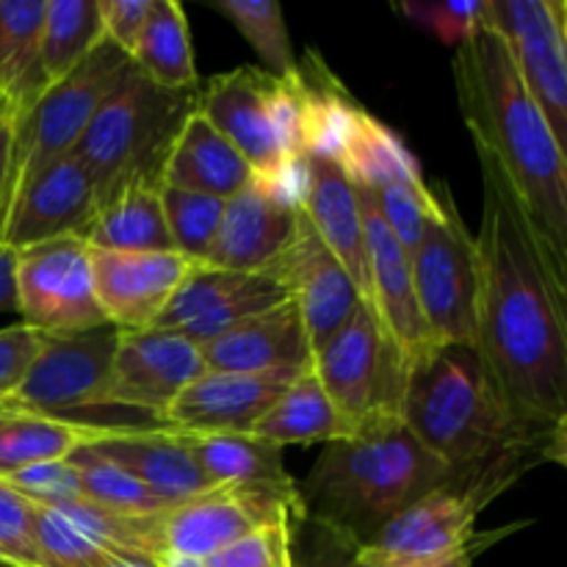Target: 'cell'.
Returning a JSON list of instances; mask_svg holds the SVG:
<instances>
[{
    "mask_svg": "<svg viewBox=\"0 0 567 567\" xmlns=\"http://www.w3.org/2000/svg\"><path fill=\"white\" fill-rule=\"evenodd\" d=\"M252 177L241 153L199 111H192L166 155L161 186L230 199Z\"/></svg>",
    "mask_w": 567,
    "mask_h": 567,
    "instance_id": "obj_27",
    "label": "cell"
},
{
    "mask_svg": "<svg viewBox=\"0 0 567 567\" xmlns=\"http://www.w3.org/2000/svg\"><path fill=\"white\" fill-rule=\"evenodd\" d=\"M203 563L205 567H293L291 520L260 526Z\"/></svg>",
    "mask_w": 567,
    "mask_h": 567,
    "instance_id": "obj_38",
    "label": "cell"
},
{
    "mask_svg": "<svg viewBox=\"0 0 567 567\" xmlns=\"http://www.w3.org/2000/svg\"><path fill=\"white\" fill-rule=\"evenodd\" d=\"M42 332L28 324L0 330V404H6L20 391L22 380L42 349Z\"/></svg>",
    "mask_w": 567,
    "mask_h": 567,
    "instance_id": "obj_42",
    "label": "cell"
},
{
    "mask_svg": "<svg viewBox=\"0 0 567 567\" xmlns=\"http://www.w3.org/2000/svg\"><path fill=\"white\" fill-rule=\"evenodd\" d=\"M109 430L0 404V480L33 465L70 460L78 449L105 437Z\"/></svg>",
    "mask_w": 567,
    "mask_h": 567,
    "instance_id": "obj_29",
    "label": "cell"
},
{
    "mask_svg": "<svg viewBox=\"0 0 567 567\" xmlns=\"http://www.w3.org/2000/svg\"><path fill=\"white\" fill-rule=\"evenodd\" d=\"M507 535V529H498V532H491V535H480V540L474 543V546H468V548H463V551H457V554H452V557H446V559H435V563H421V565H404V567H471L474 565V559H476V554H482L485 551L487 546H491V543H496L498 537H504Z\"/></svg>",
    "mask_w": 567,
    "mask_h": 567,
    "instance_id": "obj_47",
    "label": "cell"
},
{
    "mask_svg": "<svg viewBox=\"0 0 567 567\" xmlns=\"http://www.w3.org/2000/svg\"><path fill=\"white\" fill-rule=\"evenodd\" d=\"M131 55L103 39L75 70L50 83L25 111H14V142H11V172L3 219L17 194L39 172L72 155V150L86 133L94 111L120 86L122 78L131 75Z\"/></svg>",
    "mask_w": 567,
    "mask_h": 567,
    "instance_id": "obj_8",
    "label": "cell"
},
{
    "mask_svg": "<svg viewBox=\"0 0 567 567\" xmlns=\"http://www.w3.org/2000/svg\"><path fill=\"white\" fill-rule=\"evenodd\" d=\"M299 208L365 302L369 299V255H365L363 216H360L358 192L347 172L327 155L310 153L305 158V188Z\"/></svg>",
    "mask_w": 567,
    "mask_h": 567,
    "instance_id": "obj_24",
    "label": "cell"
},
{
    "mask_svg": "<svg viewBox=\"0 0 567 567\" xmlns=\"http://www.w3.org/2000/svg\"><path fill=\"white\" fill-rule=\"evenodd\" d=\"M537 463L540 457L535 454H513L480 468L449 471L435 491L410 504L360 546V557L371 567H404L446 559L474 546L482 535L476 532L482 509Z\"/></svg>",
    "mask_w": 567,
    "mask_h": 567,
    "instance_id": "obj_7",
    "label": "cell"
},
{
    "mask_svg": "<svg viewBox=\"0 0 567 567\" xmlns=\"http://www.w3.org/2000/svg\"><path fill=\"white\" fill-rule=\"evenodd\" d=\"M11 142H14V109L3 97L0 103V225H3L6 192H9V172H11Z\"/></svg>",
    "mask_w": 567,
    "mask_h": 567,
    "instance_id": "obj_45",
    "label": "cell"
},
{
    "mask_svg": "<svg viewBox=\"0 0 567 567\" xmlns=\"http://www.w3.org/2000/svg\"><path fill=\"white\" fill-rule=\"evenodd\" d=\"M0 313H17V252L0 244Z\"/></svg>",
    "mask_w": 567,
    "mask_h": 567,
    "instance_id": "obj_46",
    "label": "cell"
},
{
    "mask_svg": "<svg viewBox=\"0 0 567 567\" xmlns=\"http://www.w3.org/2000/svg\"><path fill=\"white\" fill-rule=\"evenodd\" d=\"M210 6L241 31V37L260 55L269 75L288 78L297 72V55L288 37L286 14L275 0H214Z\"/></svg>",
    "mask_w": 567,
    "mask_h": 567,
    "instance_id": "obj_36",
    "label": "cell"
},
{
    "mask_svg": "<svg viewBox=\"0 0 567 567\" xmlns=\"http://www.w3.org/2000/svg\"><path fill=\"white\" fill-rule=\"evenodd\" d=\"M205 371L199 347L161 327L116 330L111 360V402L161 424L169 404Z\"/></svg>",
    "mask_w": 567,
    "mask_h": 567,
    "instance_id": "obj_15",
    "label": "cell"
},
{
    "mask_svg": "<svg viewBox=\"0 0 567 567\" xmlns=\"http://www.w3.org/2000/svg\"><path fill=\"white\" fill-rule=\"evenodd\" d=\"M480 166L474 349L526 430L565 437L567 264L537 236L496 166Z\"/></svg>",
    "mask_w": 567,
    "mask_h": 567,
    "instance_id": "obj_1",
    "label": "cell"
},
{
    "mask_svg": "<svg viewBox=\"0 0 567 567\" xmlns=\"http://www.w3.org/2000/svg\"><path fill=\"white\" fill-rule=\"evenodd\" d=\"M310 371L336 408L347 437L385 421H402L404 365L365 302L316 349Z\"/></svg>",
    "mask_w": 567,
    "mask_h": 567,
    "instance_id": "obj_9",
    "label": "cell"
},
{
    "mask_svg": "<svg viewBox=\"0 0 567 567\" xmlns=\"http://www.w3.org/2000/svg\"><path fill=\"white\" fill-rule=\"evenodd\" d=\"M197 111L241 153L255 177L302 203L305 116L297 72L275 78L258 66L214 75L197 92Z\"/></svg>",
    "mask_w": 567,
    "mask_h": 567,
    "instance_id": "obj_6",
    "label": "cell"
},
{
    "mask_svg": "<svg viewBox=\"0 0 567 567\" xmlns=\"http://www.w3.org/2000/svg\"><path fill=\"white\" fill-rule=\"evenodd\" d=\"M487 0H446V3H426V0H410L399 3L408 20L430 31L449 48H460L474 33V28L485 20Z\"/></svg>",
    "mask_w": 567,
    "mask_h": 567,
    "instance_id": "obj_39",
    "label": "cell"
},
{
    "mask_svg": "<svg viewBox=\"0 0 567 567\" xmlns=\"http://www.w3.org/2000/svg\"><path fill=\"white\" fill-rule=\"evenodd\" d=\"M299 371H203L169 404L161 424L183 432H252Z\"/></svg>",
    "mask_w": 567,
    "mask_h": 567,
    "instance_id": "obj_22",
    "label": "cell"
},
{
    "mask_svg": "<svg viewBox=\"0 0 567 567\" xmlns=\"http://www.w3.org/2000/svg\"><path fill=\"white\" fill-rule=\"evenodd\" d=\"M70 465L75 468L78 482H81V496L92 502L94 507L109 509V513L122 515V518H144V515H153L175 504L161 498L158 493H153L142 482L133 480L131 474H125L120 465L100 457L86 446L72 454Z\"/></svg>",
    "mask_w": 567,
    "mask_h": 567,
    "instance_id": "obj_35",
    "label": "cell"
},
{
    "mask_svg": "<svg viewBox=\"0 0 567 567\" xmlns=\"http://www.w3.org/2000/svg\"><path fill=\"white\" fill-rule=\"evenodd\" d=\"M252 432L280 449L332 443L347 437L336 408L330 404L310 365L293 377L291 385L271 404L269 413L252 426Z\"/></svg>",
    "mask_w": 567,
    "mask_h": 567,
    "instance_id": "obj_32",
    "label": "cell"
},
{
    "mask_svg": "<svg viewBox=\"0 0 567 567\" xmlns=\"http://www.w3.org/2000/svg\"><path fill=\"white\" fill-rule=\"evenodd\" d=\"M266 271H271L286 286L288 297H291L299 316H302V324L308 330L313 352L363 302L354 282L349 280L341 264L332 258L324 241L316 236V230L305 219L302 210H299V221L291 244L282 249L280 258Z\"/></svg>",
    "mask_w": 567,
    "mask_h": 567,
    "instance_id": "obj_21",
    "label": "cell"
},
{
    "mask_svg": "<svg viewBox=\"0 0 567 567\" xmlns=\"http://www.w3.org/2000/svg\"><path fill=\"white\" fill-rule=\"evenodd\" d=\"M0 103H3V94H0Z\"/></svg>",
    "mask_w": 567,
    "mask_h": 567,
    "instance_id": "obj_49",
    "label": "cell"
},
{
    "mask_svg": "<svg viewBox=\"0 0 567 567\" xmlns=\"http://www.w3.org/2000/svg\"><path fill=\"white\" fill-rule=\"evenodd\" d=\"M299 210L286 188L252 177L241 192L225 199L219 233L203 264L244 275L266 271L291 244Z\"/></svg>",
    "mask_w": 567,
    "mask_h": 567,
    "instance_id": "obj_18",
    "label": "cell"
},
{
    "mask_svg": "<svg viewBox=\"0 0 567 567\" xmlns=\"http://www.w3.org/2000/svg\"><path fill=\"white\" fill-rule=\"evenodd\" d=\"M299 529L308 532V543H305V559L302 565L293 567H371L360 557V546L349 537L338 535V532L327 529V526L313 524V520H291Z\"/></svg>",
    "mask_w": 567,
    "mask_h": 567,
    "instance_id": "obj_43",
    "label": "cell"
},
{
    "mask_svg": "<svg viewBox=\"0 0 567 567\" xmlns=\"http://www.w3.org/2000/svg\"><path fill=\"white\" fill-rule=\"evenodd\" d=\"M17 313L44 336L109 327L94 299L86 238H55L17 252Z\"/></svg>",
    "mask_w": 567,
    "mask_h": 567,
    "instance_id": "obj_13",
    "label": "cell"
},
{
    "mask_svg": "<svg viewBox=\"0 0 567 567\" xmlns=\"http://www.w3.org/2000/svg\"><path fill=\"white\" fill-rule=\"evenodd\" d=\"M0 482H6L11 491L20 493L25 502L37 504V507H64V504L81 502L83 498L81 482H78V474L70 465V460L33 465V468L11 474Z\"/></svg>",
    "mask_w": 567,
    "mask_h": 567,
    "instance_id": "obj_41",
    "label": "cell"
},
{
    "mask_svg": "<svg viewBox=\"0 0 567 567\" xmlns=\"http://www.w3.org/2000/svg\"><path fill=\"white\" fill-rule=\"evenodd\" d=\"M205 371L264 374V371L308 369L313 358L308 330L297 305L286 299L277 308L238 321L199 347Z\"/></svg>",
    "mask_w": 567,
    "mask_h": 567,
    "instance_id": "obj_23",
    "label": "cell"
},
{
    "mask_svg": "<svg viewBox=\"0 0 567 567\" xmlns=\"http://www.w3.org/2000/svg\"><path fill=\"white\" fill-rule=\"evenodd\" d=\"M454 86L476 155L496 166L537 236L567 264V147L485 20L454 53Z\"/></svg>",
    "mask_w": 567,
    "mask_h": 567,
    "instance_id": "obj_2",
    "label": "cell"
},
{
    "mask_svg": "<svg viewBox=\"0 0 567 567\" xmlns=\"http://www.w3.org/2000/svg\"><path fill=\"white\" fill-rule=\"evenodd\" d=\"M485 22L504 39L526 92L567 147V3L487 0Z\"/></svg>",
    "mask_w": 567,
    "mask_h": 567,
    "instance_id": "obj_14",
    "label": "cell"
},
{
    "mask_svg": "<svg viewBox=\"0 0 567 567\" xmlns=\"http://www.w3.org/2000/svg\"><path fill=\"white\" fill-rule=\"evenodd\" d=\"M114 347L116 327L111 324L72 336H44L20 391L6 404L50 419L105 426L103 413L116 410L111 402Z\"/></svg>",
    "mask_w": 567,
    "mask_h": 567,
    "instance_id": "obj_12",
    "label": "cell"
},
{
    "mask_svg": "<svg viewBox=\"0 0 567 567\" xmlns=\"http://www.w3.org/2000/svg\"><path fill=\"white\" fill-rule=\"evenodd\" d=\"M89 260L94 299L116 330L153 327L194 266L177 252H109L94 247H89Z\"/></svg>",
    "mask_w": 567,
    "mask_h": 567,
    "instance_id": "obj_20",
    "label": "cell"
},
{
    "mask_svg": "<svg viewBox=\"0 0 567 567\" xmlns=\"http://www.w3.org/2000/svg\"><path fill=\"white\" fill-rule=\"evenodd\" d=\"M449 476L402 421L327 443L299 487L302 518L365 546L388 520Z\"/></svg>",
    "mask_w": 567,
    "mask_h": 567,
    "instance_id": "obj_4",
    "label": "cell"
},
{
    "mask_svg": "<svg viewBox=\"0 0 567 567\" xmlns=\"http://www.w3.org/2000/svg\"><path fill=\"white\" fill-rule=\"evenodd\" d=\"M175 432L214 485L269 487L299 502L297 480L286 471L282 449L275 443L255 432Z\"/></svg>",
    "mask_w": 567,
    "mask_h": 567,
    "instance_id": "obj_28",
    "label": "cell"
},
{
    "mask_svg": "<svg viewBox=\"0 0 567 567\" xmlns=\"http://www.w3.org/2000/svg\"><path fill=\"white\" fill-rule=\"evenodd\" d=\"M402 424L449 471L480 468L513 454L565 463V437L526 430L468 343H437L410 365Z\"/></svg>",
    "mask_w": 567,
    "mask_h": 567,
    "instance_id": "obj_3",
    "label": "cell"
},
{
    "mask_svg": "<svg viewBox=\"0 0 567 567\" xmlns=\"http://www.w3.org/2000/svg\"><path fill=\"white\" fill-rule=\"evenodd\" d=\"M153 3L155 0H97L103 37L131 55L153 14Z\"/></svg>",
    "mask_w": 567,
    "mask_h": 567,
    "instance_id": "obj_44",
    "label": "cell"
},
{
    "mask_svg": "<svg viewBox=\"0 0 567 567\" xmlns=\"http://www.w3.org/2000/svg\"><path fill=\"white\" fill-rule=\"evenodd\" d=\"M277 520H302V504L269 487L214 485L158 513L133 518V524L158 565L164 557L208 559Z\"/></svg>",
    "mask_w": 567,
    "mask_h": 567,
    "instance_id": "obj_10",
    "label": "cell"
},
{
    "mask_svg": "<svg viewBox=\"0 0 567 567\" xmlns=\"http://www.w3.org/2000/svg\"><path fill=\"white\" fill-rule=\"evenodd\" d=\"M0 563L44 567L33 537V504L0 482Z\"/></svg>",
    "mask_w": 567,
    "mask_h": 567,
    "instance_id": "obj_40",
    "label": "cell"
},
{
    "mask_svg": "<svg viewBox=\"0 0 567 567\" xmlns=\"http://www.w3.org/2000/svg\"><path fill=\"white\" fill-rule=\"evenodd\" d=\"M86 449L120 465L125 474H131L166 502H183L214 487L194 454L183 446L177 432L164 424L111 426L105 437Z\"/></svg>",
    "mask_w": 567,
    "mask_h": 567,
    "instance_id": "obj_25",
    "label": "cell"
},
{
    "mask_svg": "<svg viewBox=\"0 0 567 567\" xmlns=\"http://www.w3.org/2000/svg\"><path fill=\"white\" fill-rule=\"evenodd\" d=\"M197 89H161L133 66L120 86L100 103L72 158L94 183L97 205L122 188L150 183L161 186L166 155L183 122L197 111Z\"/></svg>",
    "mask_w": 567,
    "mask_h": 567,
    "instance_id": "obj_5",
    "label": "cell"
},
{
    "mask_svg": "<svg viewBox=\"0 0 567 567\" xmlns=\"http://www.w3.org/2000/svg\"><path fill=\"white\" fill-rule=\"evenodd\" d=\"M354 192H358L365 255H369V299L365 305L371 308L382 338L396 352L399 363L404 365V374H408L410 365L419 363L437 343L432 341L419 299H415L408 252L382 219L374 197L360 186H354Z\"/></svg>",
    "mask_w": 567,
    "mask_h": 567,
    "instance_id": "obj_16",
    "label": "cell"
},
{
    "mask_svg": "<svg viewBox=\"0 0 567 567\" xmlns=\"http://www.w3.org/2000/svg\"><path fill=\"white\" fill-rule=\"evenodd\" d=\"M89 247L109 252H175L161 208V186L136 183L100 205Z\"/></svg>",
    "mask_w": 567,
    "mask_h": 567,
    "instance_id": "obj_31",
    "label": "cell"
},
{
    "mask_svg": "<svg viewBox=\"0 0 567 567\" xmlns=\"http://www.w3.org/2000/svg\"><path fill=\"white\" fill-rule=\"evenodd\" d=\"M286 299H291L286 286L271 271L244 275V271L194 264L153 327L172 330L203 347L238 321L277 308Z\"/></svg>",
    "mask_w": 567,
    "mask_h": 567,
    "instance_id": "obj_17",
    "label": "cell"
},
{
    "mask_svg": "<svg viewBox=\"0 0 567 567\" xmlns=\"http://www.w3.org/2000/svg\"><path fill=\"white\" fill-rule=\"evenodd\" d=\"M437 197L441 205L408 255L415 299L432 341L474 347L476 244L446 186H437Z\"/></svg>",
    "mask_w": 567,
    "mask_h": 567,
    "instance_id": "obj_11",
    "label": "cell"
},
{
    "mask_svg": "<svg viewBox=\"0 0 567 567\" xmlns=\"http://www.w3.org/2000/svg\"><path fill=\"white\" fill-rule=\"evenodd\" d=\"M327 158L336 161L354 186L369 188L371 194L426 186L419 158L410 153L402 136L358 103L343 116Z\"/></svg>",
    "mask_w": 567,
    "mask_h": 567,
    "instance_id": "obj_26",
    "label": "cell"
},
{
    "mask_svg": "<svg viewBox=\"0 0 567 567\" xmlns=\"http://www.w3.org/2000/svg\"><path fill=\"white\" fill-rule=\"evenodd\" d=\"M131 61L150 83L161 89H197V64H194L192 33L186 11L177 0H155L153 14L131 50Z\"/></svg>",
    "mask_w": 567,
    "mask_h": 567,
    "instance_id": "obj_33",
    "label": "cell"
},
{
    "mask_svg": "<svg viewBox=\"0 0 567 567\" xmlns=\"http://www.w3.org/2000/svg\"><path fill=\"white\" fill-rule=\"evenodd\" d=\"M97 0H48L39 66L48 86L75 70L103 42Z\"/></svg>",
    "mask_w": 567,
    "mask_h": 567,
    "instance_id": "obj_34",
    "label": "cell"
},
{
    "mask_svg": "<svg viewBox=\"0 0 567 567\" xmlns=\"http://www.w3.org/2000/svg\"><path fill=\"white\" fill-rule=\"evenodd\" d=\"M158 567H205L203 559H186V557H164L158 559Z\"/></svg>",
    "mask_w": 567,
    "mask_h": 567,
    "instance_id": "obj_48",
    "label": "cell"
},
{
    "mask_svg": "<svg viewBox=\"0 0 567 567\" xmlns=\"http://www.w3.org/2000/svg\"><path fill=\"white\" fill-rule=\"evenodd\" d=\"M97 210L92 177L81 161L66 155L17 194L0 227V244L20 252L55 238H86Z\"/></svg>",
    "mask_w": 567,
    "mask_h": 567,
    "instance_id": "obj_19",
    "label": "cell"
},
{
    "mask_svg": "<svg viewBox=\"0 0 567 567\" xmlns=\"http://www.w3.org/2000/svg\"><path fill=\"white\" fill-rule=\"evenodd\" d=\"M48 0H0V94L25 111L48 81L39 66Z\"/></svg>",
    "mask_w": 567,
    "mask_h": 567,
    "instance_id": "obj_30",
    "label": "cell"
},
{
    "mask_svg": "<svg viewBox=\"0 0 567 567\" xmlns=\"http://www.w3.org/2000/svg\"><path fill=\"white\" fill-rule=\"evenodd\" d=\"M161 208H164V221L172 244H175V252L194 264H203L216 233H219L225 199L161 186Z\"/></svg>",
    "mask_w": 567,
    "mask_h": 567,
    "instance_id": "obj_37",
    "label": "cell"
}]
</instances>
